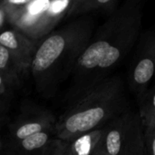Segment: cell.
<instances>
[{"label":"cell","instance_id":"ac0fdd59","mask_svg":"<svg viewBox=\"0 0 155 155\" xmlns=\"http://www.w3.org/2000/svg\"><path fill=\"white\" fill-rule=\"evenodd\" d=\"M99 5H106V4H108L110 1H112V0H95Z\"/></svg>","mask_w":155,"mask_h":155},{"label":"cell","instance_id":"9c48e42d","mask_svg":"<svg viewBox=\"0 0 155 155\" xmlns=\"http://www.w3.org/2000/svg\"><path fill=\"white\" fill-rule=\"evenodd\" d=\"M40 155H76V153L74 152L70 143L57 139L53 140Z\"/></svg>","mask_w":155,"mask_h":155},{"label":"cell","instance_id":"ba28073f","mask_svg":"<svg viewBox=\"0 0 155 155\" xmlns=\"http://www.w3.org/2000/svg\"><path fill=\"white\" fill-rule=\"evenodd\" d=\"M143 129V134H149L155 127V88L147 94L142 103L139 114Z\"/></svg>","mask_w":155,"mask_h":155},{"label":"cell","instance_id":"52a82bcc","mask_svg":"<svg viewBox=\"0 0 155 155\" xmlns=\"http://www.w3.org/2000/svg\"><path fill=\"white\" fill-rule=\"evenodd\" d=\"M119 155H145L144 134L139 114L133 116L122 152Z\"/></svg>","mask_w":155,"mask_h":155},{"label":"cell","instance_id":"30bf717a","mask_svg":"<svg viewBox=\"0 0 155 155\" xmlns=\"http://www.w3.org/2000/svg\"><path fill=\"white\" fill-rule=\"evenodd\" d=\"M10 51L0 45V74L3 77L5 83L15 80L14 73H12L10 70Z\"/></svg>","mask_w":155,"mask_h":155},{"label":"cell","instance_id":"6da1fadb","mask_svg":"<svg viewBox=\"0 0 155 155\" xmlns=\"http://www.w3.org/2000/svg\"><path fill=\"white\" fill-rule=\"evenodd\" d=\"M127 100L123 80L106 78L75 102L55 124L57 139L72 143L78 137L103 128L124 113Z\"/></svg>","mask_w":155,"mask_h":155},{"label":"cell","instance_id":"2e32d148","mask_svg":"<svg viewBox=\"0 0 155 155\" xmlns=\"http://www.w3.org/2000/svg\"><path fill=\"white\" fill-rule=\"evenodd\" d=\"M7 1L12 5H25V4H28L31 0H7Z\"/></svg>","mask_w":155,"mask_h":155},{"label":"cell","instance_id":"7c38bea8","mask_svg":"<svg viewBox=\"0 0 155 155\" xmlns=\"http://www.w3.org/2000/svg\"><path fill=\"white\" fill-rule=\"evenodd\" d=\"M0 45L7 48L9 51L18 49V41L12 31H5L0 34Z\"/></svg>","mask_w":155,"mask_h":155},{"label":"cell","instance_id":"5b68a950","mask_svg":"<svg viewBox=\"0 0 155 155\" xmlns=\"http://www.w3.org/2000/svg\"><path fill=\"white\" fill-rule=\"evenodd\" d=\"M134 114L124 112L102 128V134L91 155H119Z\"/></svg>","mask_w":155,"mask_h":155},{"label":"cell","instance_id":"3957f363","mask_svg":"<svg viewBox=\"0 0 155 155\" xmlns=\"http://www.w3.org/2000/svg\"><path fill=\"white\" fill-rule=\"evenodd\" d=\"M155 75V34H148L141 45L129 74L131 90L141 95Z\"/></svg>","mask_w":155,"mask_h":155},{"label":"cell","instance_id":"9a60e30c","mask_svg":"<svg viewBox=\"0 0 155 155\" xmlns=\"http://www.w3.org/2000/svg\"><path fill=\"white\" fill-rule=\"evenodd\" d=\"M37 19H38V17H36V16H33V15H28V14H25V15L23 16L22 21H23L24 24H25V25H32V24L35 23Z\"/></svg>","mask_w":155,"mask_h":155},{"label":"cell","instance_id":"7a4b0ae2","mask_svg":"<svg viewBox=\"0 0 155 155\" xmlns=\"http://www.w3.org/2000/svg\"><path fill=\"white\" fill-rule=\"evenodd\" d=\"M129 7L130 5H125L116 13L114 19L109 22L106 34L88 45L78 57L77 68L79 78L67 94V99L73 104L94 87V75L97 67L108 48L113 45L116 35L124 24Z\"/></svg>","mask_w":155,"mask_h":155},{"label":"cell","instance_id":"d6986e66","mask_svg":"<svg viewBox=\"0 0 155 155\" xmlns=\"http://www.w3.org/2000/svg\"><path fill=\"white\" fill-rule=\"evenodd\" d=\"M2 22H3V14H2V12L0 11V25H1Z\"/></svg>","mask_w":155,"mask_h":155},{"label":"cell","instance_id":"5bb4252c","mask_svg":"<svg viewBox=\"0 0 155 155\" xmlns=\"http://www.w3.org/2000/svg\"><path fill=\"white\" fill-rule=\"evenodd\" d=\"M145 155H155V127L149 134H144Z\"/></svg>","mask_w":155,"mask_h":155},{"label":"cell","instance_id":"e0dca14e","mask_svg":"<svg viewBox=\"0 0 155 155\" xmlns=\"http://www.w3.org/2000/svg\"><path fill=\"white\" fill-rule=\"evenodd\" d=\"M5 83L4 81L3 77L1 76V74H0V95L3 93H5Z\"/></svg>","mask_w":155,"mask_h":155},{"label":"cell","instance_id":"ffe728a7","mask_svg":"<svg viewBox=\"0 0 155 155\" xmlns=\"http://www.w3.org/2000/svg\"><path fill=\"white\" fill-rule=\"evenodd\" d=\"M2 145H3V142H2V140L0 139V151H1V149H2Z\"/></svg>","mask_w":155,"mask_h":155},{"label":"cell","instance_id":"8fae6325","mask_svg":"<svg viewBox=\"0 0 155 155\" xmlns=\"http://www.w3.org/2000/svg\"><path fill=\"white\" fill-rule=\"evenodd\" d=\"M50 3L51 0H31L27 4L26 14L39 17L43 13L48 11Z\"/></svg>","mask_w":155,"mask_h":155},{"label":"cell","instance_id":"8992f818","mask_svg":"<svg viewBox=\"0 0 155 155\" xmlns=\"http://www.w3.org/2000/svg\"><path fill=\"white\" fill-rule=\"evenodd\" d=\"M55 128L32 134L10 147L9 155H36L42 153L52 142Z\"/></svg>","mask_w":155,"mask_h":155},{"label":"cell","instance_id":"277c9868","mask_svg":"<svg viewBox=\"0 0 155 155\" xmlns=\"http://www.w3.org/2000/svg\"><path fill=\"white\" fill-rule=\"evenodd\" d=\"M55 118L48 110L35 107L23 112L10 126V144L40 132L54 129Z\"/></svg>","mask_w":155,"mask_h":155},{"label":"cell","instance_id":"4fadbf2b","mask_svg":"<svg viewBox=\"0 0 155 155\" xmlns=\"http://www.w3.org/2000/svg\"><path fill=\"white\" fill-rule=\"evenodd\" d=\"M70 0H51L47 13L51 15H58L69 5Z\"/></svg>","mask_w":155,"mask_h":155}]
</instances>
